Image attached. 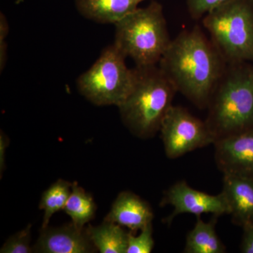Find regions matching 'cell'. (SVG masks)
<instances>
[{
	"label": "cell",
	"instance_id": "ffe728a7",
	"mask_svg": "<svg viewBox=\"0 0 253 253\" xmlns=\"http://www.w3.org/2000/svg\"><path fill=\"white\" fill-rule=\"evenodd\" d=\"M231 0H187L188 11L193 19L204 18L212 10Z\"/></svg>",
	"mask_w": 253,
	"mask_h": 253
},
{
	"label": "cell",
	"instance_id": "d6986e66",
	"mask_svg": "<svg viewBox=\"0 0 253 253\" xmlns=\"http://www.w3.org/2000/svg\"><path fill=\"white\" fill-rule=\"evenodd\" d=\"M155 246L152 224L141 229L138 235L129 231L126 253H151Z\"/></svg>",
	"mask_w": 253,
	"mask_h": 253
},
{
	"label": "cell",
	"instance_id": "e0dca14e",
	"mask_svg": "<svg viewBox=\"0 0 253 253\" xmlns=\"http://www.w3.org/2000/svg\"><path fill=\"white\" fill-rule=\"evenodd\" d=\"M72 184L69 181L58 179L42 195L39 208L44 212L42 229L47 227L55 213L64 210L71 194Z\"/></svg>",
	"mask_w": 253,
	"mask_h": 253
},
{
	"label": "cell",
	"instance_id": "5bb4252c",
	"mask_svg": "<svg viewBox=\"0 0 253 253\" xmlns=\"http://www.w3.org/2000/svg\"><path fill=\"white\" fill-rule=\"evenodd\" d=\"M85 231L99 253H126L129 231L126 232L119 224L104 220L99 225L88 226Z\"/></svg>",
	"mask_w": 253,
	"mask_h": 253
},
{
	"label": "cell",
	"instance_id": "ac0fdd59",
	"mask_svg": "<svg viewBox=\"0 0 253 253\" xmlns=\"http://www.w3.org/2000/svg\"><path fill=\"white\" fill-rule=\"evenodd\" d=\"M31 224H28L22 230L10 236L0 249L1 253H31L33 249L31 246Z\"/></svg>",
	"mask_w": 253,
	"mask_h": 253
},
{
	"label": "cell",
	"instance_id": "5b68a950",
	"mask_svg": "<svg viewBox=\"0 0 253 253\" xmlns=\"http://www.w3.org/2000/svg\"><path fill=\"white\" fill-rule=\"evenodd\" d=\"M211 41L227 64L253 62V4L231 0L203 18Z\"/></svg>",
	"mask_w": 253,
	"mask_h": 253
},
{
	"label": "cell",
	"instance_id": "8992f818",
	"mask_svg": "<svg viewBox=\"0 0 253 253\" xmlns=\"http://www.w3.org/2000/svg\"><path fill=\"white\" fill-rule=\"evenodd\" d=\"M126 57L114 44L105 48L89 69L76 81L82 96L96 106H120L129 94L136 68L127 67Z\"/></svg>",
	"mask_w": 253,
	"mask_h": 253
},
{
	"label": "cell",
	"instance_id": "ba28073f",
	"mask_svg": "<svg viewBox=\"0 0 253 253\" xmlns=\"http://www.w3.org/2000/svg\"><path fill=\"white\" fill-rule=\"evenodd\" d=\"M171 206L173 212L165 219L164 222L170 224L176 216L181 214H212L215 217L229 214V211L222 193L211 195L191 187L185 181H178L166 190L160 206Z\"/></svg>",
	"mask_w": 253,
	"mask_h": 253
},
{
	"label": "cell",
	"instance_id": "9a60e30c",
	"mask_svg": "<svg viewBox=\"0 0 253 253\" xmlns=\"http://www.w3.org/2000/svg\"><path fill=\"white\" fill-rule=\"evenodd\" d=\"M211 221H205L197 217L196 224L188 233L186 239L185 253H224L226 247L215 230L217 218L213 216Z\"/></svg>",
	"mask_w": 253,
	"mask_h": 253
},
{
	"label": "cell",
	"instance_id": "277c9868",
	"mask_svg": "<svg viewBox=\"0 0 253 253\" xmlns=\"http://www.w3.org/2000/svg\"><path fill=\"white\" fill-rule=\"evenodd\" d=\"M114 26L113 44L136 67L157 66L172 42L162 5L156 1L138 8Z\"/></svg>",
	"mask_w": 253,
	"mask_h": 253
},
{
	"label": "cell",
	"instance_id": "44dd1931",
	"mask_svg": "<svg viewBox=\"0 0 253 253\" xmlns=\"http://www.w3.org/2000/svg\"><path fill=\"white\" fill-rule=\"evenodd\" d=\"M9 33V25L6 16L0 14V71L4 69L7 61V43L6 39Z\"/></svg>",
	"mask_w": 253,
	"mask_h": 253
},
{
	"label": "cell",
	"instance_id": "603a6c76",
	"mask_svg": "<svg viewBox=\"0 0 253 253\" xmlns=\"http://www.w3.org/2000/svg\"><path fill=\"white\" fill-rule=\"evenodd\" d=\"M9 139L7 136L5 135L4 132L1 131L0 134V172L2 174L5 168V152H6V148L9 146Z\"/></svg>",
	"mask_w": 253,
	"mask_h": 253
},
{
	"label": "cell",
	"instance_id": "9c48e42d",
	"mask_svg": "<svg viewBox=\"0 0 253 253\" xmlns=\"http://www.w3.org/2000/svg\"><path fill=\"white\" fill-rule=\"evenodd\" d=\"M214 159L224 174L253 181V128L217 139Z\"/></svg>",
	"mask_w": 253,
	"mask_h": 253
},
{
	"label": "cell",
	"instance_id": "52a82bcc",
	"mask_svg": "<svg viewBox=\"0 0 253 253\" xmlns=\"http://www.w3.org/2000/svg\"><path fill=\"white\" fill-rule=\"evenodd\" d=\"M159 131L165 152L169 159L214 144L216 141L206 121L196 117L185 108L174 105L163 119Z\"/></svg>",
	"mask_w": 253,
	"mask_h": 253
},
{
	"label": "cell",
	"instance_id": "6da1fadb",
	"mask_svg": "<svg viewBox=\"0 0 253 253\" xmlns=\"http://www.w3.org/2000/svg\"><path fill=\"white\" fill-rule=\"evenodd\" d=\"M227 66L201 28L181 32L172 40L158 66L176 88L200 109L208 107Z\"/></svg>",
	"mask_w": 253,
	"mask_h": 253
},
{
	"label": "cell",
	"instance_id": "7a4b0ae2",
	"mask_svg": "<svg viewBox=\"0 0 253 253\" xmlns=\"http://www.w3.org/2000/svg\"><path fill=\"white\" fill-rule=\"evenodd\" d=\"M135 68L134 86L118 108L123 123L131 134L149 139L160 131L177 91L158 65Z\"/></svg>",
	"mask_w": 253,
	"mask_h": 253
},
{
	"label": "cell",
	"instance_id": "7402d4cb",
	"mask_svg": "<svg viewBox=\"0 0 253 253\" xmlns=\"http://www.w3.org/2000/svg\"><path fill=\"white\" fill-rule=\"evenodd\" d=\"M240 244V251L243 253H253V222L245 224Z\"/></svg>",
	"mask_w": 253,
	"mask_h": 253
},
{
	"label": "cell",
	"instance_id": "7c38bea8",
	"mask_svg": "<svg viewBox=\"0 0 253 253\" xmlns=\"http://www.w3.org/2000/svg\"><path fill=\"white\" fill-rule=\"evenodd\" d=\"M234 224L244 226L253 222V181L224 174L221 191Z\"/></svg>",
	"mask_w": 253,
	"mask_h": 253
},
{
	"label": "cell",
	"instance_id": "30bf717a",
	"mask_svg": "<svg viewBox=\"0 0 253 253\" xmlns=\"http://www.w3.org/2000/svg\"><path fill=\"white\" fill-rule=\"evenodd\" d=\"M33 249V253H92L97 251L85 229L80 230L72 223L61 227L41 229Z\"/></svg>",
	"mask_w": 253,
	"mask_h": 253
},
{
	"label": "cell",
	"instance_id": "2e32d148",
	"mask_svg": "<svg viewBox=\"0 0 253 253\" xmlns=\"http://www.w3.org/2000/svg\"><path fill=\"white\" fill-rule=\"evenodd\" d=\"M96 206L91 194L73 182L71 192L65 206L64 211L71 219V223L80 230L94 219Z\"/></svg>",
	"mask_w": 253,
	"mask_h": 253
},
{
	"label": "cell",
	"instance_id": "8fae6325",
	"mask_svg": "<svg viewBox=\"0 0 253 253\" xmlns=\"http://www.w3.org/2000/svg\"><path fill=\"white\" fill-rule=\"evenodd\" d=\"M154 214L151 206L139 196L130 192L120 193L104 220L111 221L136 234L152 224Z\"/></svg>",
	"mask_w": 253,
	"mask_h": 253
},
{
	"label": "cell",
	"instance_id": "4fadbf2b",
	"mask_svg": "<svg viewBox=\"0 0 253 253\" xmlns=\"http://www.w3.org/2000/svg\"><path fill=\"white\" fill-rule=\"evenodd\" d=\"M145 0H75L78 12L86 19L116 24L139 8Z\"/></svg>",
	"mask_w": 253,
	"mask_h": 253
},
{
	"label": "cell",
	"instance_id": "3957f363",
	"mask_svg": "<svg viewBox=\"0 0 253 253\" xmlns=\"http://www.w3.org/2000/svg\"><path fill=\"white\" fill-rule=\"evenodd\" d=\"M227 65L208 106L206 122L216 140L253 128V66Z\"/></svg>",
	"mask_w": 253,
	"mask_h": 253
},
{
	"label": "cell",
	"instance_id": "cb8c5ba5",
	"mask_svg": "<svg viewBox=\"0 0 253 253\" xmlns=\"http://www.w3.org/2000/svg\"><path fill=\"white\" fill-rule=\"evenodd\" d=\"M251 1H252L253 4V0H251Z\"/></svg>",
	"mask_w": 253,
	"mask_h": 253
}]
</instances>
